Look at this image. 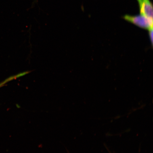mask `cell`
<instances>
[{"label":"cell","instance_id":"cell-2","mask_svg":"<svg viewBox=\"0 0 153 153\" xmlns=\"http://www.w3.org/2000/svg\"><path fill=\"white\" fill-rule=\"evenodd\" d=\"M140 14L153 18V5L150 0H137Z\"/></svg>","mask_w":153,"mask_h":153},{"label":"cell","instance_id":"cell-3","mask_svg":"<svg viewBox=\"0 0 153 153\" xmlns=\"http://www.w3.org/2000/svg\"><path fill=\"white\" fill-rule=\"evenodd\" d=\"M149 36H150V39L152 43L153 44V29L149 30Z\"/></svg>","mask_w":153,"mask_h":153},{"label":"cell","instance_id":"cell-1","mask_svg":"<svg viewBox=\"0 0 153 153\" xmlns=\"http://www.w3.org/2000/svg\"><path fill=\"white\" fill-rule=\"evenodd\" d=\"M124 20L141 28L149 30L153 29V18L140 14L136 15H126L123 16Z\"/></svg>","mask_w":153,"mask_h":153},{"label":"cell","instance_id":"cell-4","mask_svg":"<svg viewBox=\"0 0 153 153\" xmlns=\"http://www.w3.org/2000/svg\"><path fill=\"white\" fill-rule=\"evenodd\" d=\"M7 82L5 81V80L3 82H1V83H0V88H1V87H2V86H3L4 85H5V84Z\"/></svg>","mask_w":153,"mask_h":153}]
</instances>
